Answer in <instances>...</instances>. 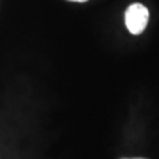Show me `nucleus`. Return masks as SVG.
<instances>
[{
	"label": "nucleus",
	"mask_w": 159,
	"mask_h": 159,
	"mask_svg": "<svg viewBox=\"0 0 159 159\" xmlns=\"http://www.w3.org/2000/svg\"><path fill=\"white\" fill-rule=\"evenodd\" d=\"M121 159H148V158H121Z\"/></svg>",
	"instance_id": "nucleus-3"
},
{
	"label": "nucleus",
	"mask_w": 159,
	"mask_h": 159,
	"mask_svg": "<svg viewBox=\"0 0 159 159\" xmlns=\"http://www.w3.org/2000/svg\"><path fill=\"white\" fill-rule=\"evenodd\" d=\"M150 13L148 10L142 4H132L125 12V24L127 30L133 35L142 34L148 23Z\"/></svg>",
	"instance_id": "nucleus-1"
},
{
	"label": "nucleus",
	"mask_w": 159,
	"mask_h": 159,
	"mask_svg": "<svg viewBox=\"0 0 159 159\" xmlns=\"http://www.w3.org/2000/svg\"><path fill=\"white\" fill-rule=\"evenodd\" d=\"M71 1H77V2H85L87 0H71Z\"/></svg>",
	"instance_id": "nucleus-2"
}]
</instances>
